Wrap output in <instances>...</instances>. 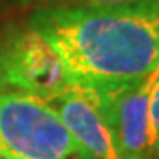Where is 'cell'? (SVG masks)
<instances>
[{
  "label": "cell",
  "mask_w": 159,
  "mask_h": 159,
  "mask_svg": "<svg viewBox=\"0 0 159 159\" xmlns=\"http://www.w3.org/2000/svg\"><path fill=\"white\" fill-rule=\"evenodd\" d=\"M157 81L159 66L133 87L106 94L94 92L110 127L119 159H147L152 150L150 99Z\"/></svg>",
  "instance_id": "277c9868"
},
{
  "label": "cell",
  "mask_w": 159,
  "mask_h": 159,
  "mask_svg": "<svg viewBox=\"0 0 159 159\" xmlns=\"http://www.w3.org/2000/svg\"><path fill=\"white\" fill-rule=\"evenodd\" d=\"M51 102L76 142L92 159H119L113 138L94 92L69 87Z\"/></svg>",
  "instance_id": "5b68a950"
},
{
  "label": "cell",
  "mask_w": 159,
  "mask_h": 159,
  "mask_svg": "<svg viewBox=\"0 0 159 159\" xmlns=\"http://www.w3.org/2000/svg\"><path fill=\"white\" fill-rule=\"evenodd\" d=\"M69 87L60 57L34 27L27 25L0 35L2 94H30L53 101Z\"/></svg>",
  "instance_id": "3957f363"
},
{
  "label": "cell",
  "mask_w": 159,
  "mask_h": 159,
  "mask_svg": "<svg viewBox=\"0 0 159 159\" xmlns=\"http://www.w3.org/2000/svg\"><path fill=\"white\" fill-rule=\"evenodd\" d=\"M147 159H159V145L156 148H152V152L147 156Z\"/></svg>",
  "instance_id": "ba28073f"
},
{
  "label": "cell",
  "mask_w": 159,
  "mask_h": 159,
  "mask_svg": "<svg viewBox=\"0 0 159 159\" xmlns=\"http://www.w3.org/2000/svg\"><path fill=\"white\" fill-rule=\"evenodd\" d=\"M69 6H134V4H150L159 0H69Z\"/></svg>",
  "instance_id": "52a82bcc"
},
{
  "label": "cell",
  "mask_w": 159,
  "mask_h": 159,
  "mask_svg": "<svg viewBox=\"0 0 159 159\" xmlns=\"http://www.w3.org/2000/svg\"><path fill=\"white\" fill-rule=\"evenodd\" d=\"M4 159H12V157H7V156H6V157H4Z\"/></svg>",
  "instance_id": "30bf717a"
},
{
  "label": "cell",
  "mask_w": 159,
  "mask_h": 159,
  "mask_svg": "<svg viewBox=\"0 0 159 159\" xmlns=\"http://www.w3.org/2000/svg\"><path fill=\"white\" fill-rule=\"evenodd\" d=\"M0 154L12 159H92L51 102L30 94H0Z\"/></svg>",
  "instance_id": "7a4b0ae2"
},
{
  "label": "cell",
  "mask_w": 159,
  "mask_h": 159,
  "mask_svg": "<svg viewBox=\"0 0 159 159\" xmlns=\"http://www.w3.org/2000/svg\"><path fill=\"white\" fill-rule=\"evenodd\" d=\"M150 138H152V148H156L159 145V81L150 99Z\"/></svg>",
  "instance_id": "8992f818"
},
{
  "label": "cell",
  "mask_w": 159,
  "mask_h": 159,
  "mask_svg": "<svg viewBox=\"0 0 159 159\" xmlns=\"http://www.w3.org/2000/svg\"><path fill=\"white\" fill-rule=\"evenodd\" d=\"M29 25L48 39L78 89L122 90L159 66V2L51 6L35 11Z\"/></svg>",
  "instance_id": "6da1fadb"
},
{
  "label": "cell",
  "mask_w": 159,
  "mask_h": 159,
  "mask_svg": "<svg viewBox=\"0 0 159 159\" xmlns=\"http://www.w3.org/2000/svg\"><path fill=\"white\" fill-rule=\"evenodd\" d=\"M4 157H6V156H4V154H0V159H4Z\"/></svg>",
  "instance_id": "9c48e42d"
}]
</instances>
